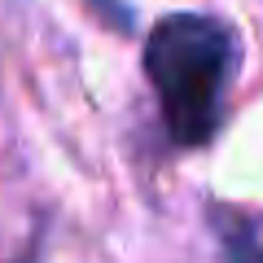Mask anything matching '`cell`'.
<instances>
[{"instance_id":"1","label":"cell","mask_w":263,"mask_h":263,"mask_svg":"<svg viewBox=\"0 0 263 263\" xmlns=\"http://www.w3.org/2000/svg\"><path fill=\"white\" fill-rule=\"evenodd\" d=\"M237 57L241 44L233 27L211 13H171L149 31L145 75L176 145H206L219 132Z\"/></svg>"},{"instance_id":"2","label":"cell","mask_w":263,"mask_h":263,"mask_svg":"<svg viewBox=\"0 0 263 263\" xmlns=\"http://www.w3.org/2000/svg\"><path fill=\"white\" fill-rule=\"evenodd\" d=\"M215 228H219V246H224L228 263H263V237L241 215H219Z\"/></svg>"}]
</instances>
